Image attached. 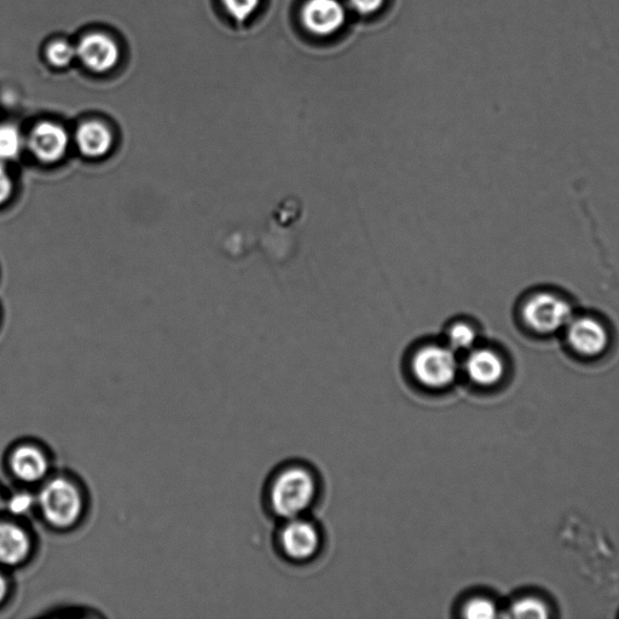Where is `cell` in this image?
Segmentation results:
<instances>
[{
  "mask_svg": "<svg viewBox=\"0 0 619 619\" xmlns=\"http://www.w3.org/2000/svg\"><path fill=\"white\" fill-rule=\"evenodd\" d=\"M317 495L314 474L302 466L285 468L277 474L270 489L271 506L277 516L285 519L302 517Z\"/></svg>",
  "mask_w": 619,
  "mask_h": 619,
  "instance_id": "1",
  "label": "cell"
},
{
  "mask_svg": "<svg viewBox=\"0 0 619 619\" xmlns=\"http://www.w3.org/2000/svg\"><path fill=\"white\" fill-rule=\"evenodd\" d=\"M575 314L569 299L548 291L532 293L520 306V320L524 326L541 335L564 332Z\"/></svg>",
  "mask_w": 619,
  "mask_h": 619,
  "instance_id": "2",
  "label": "cell"
},
{
  "mask_svg": "<svg viewBox=\"0 0 619 619\" xmlns=\"http://www.w3.org/2000/svg\"><path fill=\"white\" fill-rule=\"evenodd\" d=\"M37 502L46 522L59 529L77 523L84 507L77 485L61 477L51 479L44 485Z\"/></svg>",
  "mask_w": 619,
  "mask_h": 619,
  "instance_id": "3",
  "label": "cell"
},
{
  "mask_svg": "<svg viewBox=\"0 0 619 619\" xmlns=\"http://www.w3.org/2000/svg\"><path fill=\"white\" fill-rule=\"evenodd\" d=\"M412 369L420 385L426 389L442 390L454 383L459 373V361L449 346L425 345L415 352Z\"/></svg>",
  "mask_w": 619,
  "mask_h": 619,
  "instance_id": "4",
  "label": "cell"
},
{
  "mask_svg": "<svg viewBox=\"0 0 619 619\" xmlns=\"http://www.w3.org/2000/svg\"><path fill=\"white\" fill-rule=\"evenodd\" d=\"M564 333L571 349L583 357L603 355L610 344L609 329L600 318L592 315L575 314Z\"/></svg>",
  "mask_w": 619,
  "mask_h": 619,
  "instance_id": "5",
  "label": "cell"
},
{
  "mask_svg": "<svg viewBox=\"0 0 619 619\" xmlns=\"http://www.w3.org/2000/svg\"><path fill=\"white\" fill-rule=\"evenodd\" d=\"M306 31L316 37L337 34L346 22V8L340 0H306L300 11Z\"/></svg>",
  "mask_w": 619,
  "mask_h": 619,
  "instance_id": "6",
  "label": "cell"
},
{
  "mask_svg": "<svg viewBox=\"0 0 619 619\" xmlns=\"http://www.w3.org/2000/svg\"><path fill=\"white\" fill-rule=\"evenodd\" d=\"M281 547L289 559L306 561L315 557L321 546L320 531L302 517L287 519L280 535Z\"/></svg>",
  "mask_w": 619,
  "mask_h": 619,
  "instance_id": "7",
  "label": "cell"
},
{
  "mask_svg": "<svg viewBox=\"0 0 619 619\" xmlns=\"http://www.w3.org/2000/svg\"><path fill=\"white\" fill-rule=\"evenodd\" d=\"M27 146L34 158L44 164H54L66 155L69 138L63 127L44 121L33 127Z\"/></svg>",
  "mask_w": 619,
  "mask_h": 619,
  "instance_id": "8",
  "label": "cell"
},
{
  "mask_svg": "<svg viewBox=\"0 0 619 619\" xmlns=\"http://www.w3.org/2000/svg\"><path fill=\"white\" fill-rule=\"evenodd\" d=\"M77 57L86 68L96 73L111 71L119 61V48L104 34L94 33L80 40Z\"/></svg>",
  "mask_w": 619,
  "mask_h": 619,
  "instance_id": "9",
  "label": "cell"
},
{
  "mask_svg": "<svg viewBox=\"0 0 619 619\" xmlns=\"http://www.w3.org/2000/svg\"><path fill=\"white\" fill-rule=\"evenodd\" d=\"M465 372L472 383L479 386H494L505 374V363L496 351L482 347L474 349L465 361Z\"/></svg>",
  "mask_w": 619,
  "mask_h": 619,
  "instance_id": "10",
  "label": "cell"
},
{
  "mask_svg": "<svg viewBox=\"0 0 619 619\" xmlns=\"http://www.w3.org/2000/svg\"><path fill=\"white\" fill-rule=\"evenodd\" d=\"M11 471L23 483H37L49 471L48 457L36 445L26 444L16 448L10 460Z\"/></svg>",
  "mask_w": 619,
  "mask_h": 619,
  "instance_id": "11",
  "label": "cell"
},
{
  "mask_svg": "<svg viewBox=\"0 0 619 619\" xmlns=\"http://www.w3.org/2000/svg\"><path fill=\"white\" fill-rule=\"evenodd\" d=\"M31 551L30 537L19 525L0 522V564L22 563Z\"/></svg>",
  "mask_w": 619,
  "mask_h": 619,
  "instance_id": "12",
  "label": "cell"
},
{
  "mask_svg": "<svg viewBox=\"0 0 619 619\" xmlns=\"http://www.w3.org/2000/svg\"><path fill=\"white\" fill-rule=\"evenodd\" d=\"M75 140L80 152L92 159L102 158L111 152L113 147L111 130L98 121H88L80 125Z\"/></svg>",
  "mask_w": 619,
  "mask_h": 619,
  "instance_id": "13",
  "label": "cell"
},
{
  "mask_svg": "<svg viewBox=\"0 0 619 619\" xmlns=\"http://www.w3.org/2000/svg\"><path fill=\"white\" fill-rule=\"evenodd\" d=\"M477 341V332L465 322L455 323L448 331V346L455 352L472 350Z\"/></svg>",
  "mask_w": 619,
  "mask_h": 619,
  "instance_id": "14",
  "label": "cell"
},
{
  "mask_svg": "<svg viewBox=\"0 0 619 619\" xmlns=\"http://www.w3.org/2000/svg\"><path fill=\"white\" fill-rule=\"evenodd\" d=\"M22 144L21 133L16 127L0 126V161L13 160L19 156Z\"/></svg>",
  "mask_w": 619,
  "mask_h": 619,
  "instance_id": "15",
  "label": "cell"
},
{
  "mask_svg": "<svg viewBox=\"0 0 619 619\" xmlns=\"http://www.w3.org/2000/svg\"><path fill=\"white\" fill-rule=\"evenodd\" d=\"M509 613L514 618H536L545 619L548 617V609L545 603L536 598H523L511 606Z\"/></svg>",
  "mask_w": 619,
  "mask_h": 619,
  "instance_id": "16",
  "label": "cell"
},
{
  "mask_svg": "<svg viewBox=\"0 0 619 619\" xmlns=\"http://www.w3.org/2000/svg\"><path fill=\"white\" fill-rule=\"evenodd\" d=\"M462 616L471 619H491L497 617V607L488 598H473L462 609Z\"/></svg>",
  "mask_w": 619,
  "mask_h": 619,
  "instance_id": "17",
  "label": "cell"
},
{
  "mask_svg": "<svg viewBox=\"0 0 619 619\" xmlns=\"http://www.w3.org/2000/svg\"><path fill=\"white\" fill-rule=\"evenodd\" d=\"M46 56L51 65L59 68L67 67L77 57V48H73L67 42H55L46 50Z\"/></svg>",
  "mask_w": 619,
  "mask_h": 619,
  "instance_id": "18",
  "label": "cell"
},
{
  "mask_svg": "<svg viewBox=\"0 0 619 619\" xmlns=\"http://www.w3.org/2000/svg\"><path fill=\"white\" fill-rule=\"evenodd\" d=\"M229 15L236 21L244 22L256 13L260 0H222Z\"/></svg>",
  "mask_w": 619,
  "mask_h": 619,
  "instance_id": "19",
  "label": "cell"
},
{
  "mask_svg": "<svg viewBox=\"0 0 619 619\" xmlns=\"http://www.w3.org/2000/svg\"><path fill=\"white\" fill-rule=\"evenodd\" d=\"M34 505H36V499L28 493H17L5 502V508H8L9 512L15 516L27 514Z\"/></svg>",
  "mask_w": 619,
  "mask_h": 619,
  "instance_id": "20",
  "label": "cell"
},
{
  "mask_svg": "<svg viewBox=\"0 0 619 619\" xmlns=\"http://www.w3.org/2000/svg\"><path fill=\"white\" fill-rule=\"evenodd\" d=\"M384 4L385 0H349L350 8L362 16L378 13Z\"/></svg>",
  "mask_w": 619,
  "mask_h": 619,
  "instance_id": "21",
  "label": "cell"
},
{
  "mask_svg": "<svg viewBox=\"0 0 619 619\" xmlns=\"http://www.w3.org/2000/svg\"><path fill=\"white\" fill-rule=\"evenodd\" d=\"M14 184L4 165L0 163V206L7 204L13 196Z\"/></svg>",
  "mask_w": 619,
  "mask_h": 619,
  "instance_id": "22",
  "label": "cell"
},
{
  "mask_svg": "<svg viewBox=\"0 0 619 619\" xmlns=\"http://www.w3.org/2000/svg\"><path fill=\"white\" fill-rule=\"evenodd\" d=\"M7 593H8L7 581H5L4 577L0 575V603H2Z\"/></svg>",
  "mask_w": 619,
  "mask_h": 619,
  "instance_id": "23",
  "label": "cell"
},
{
  "mask_svg": "<svg viewBox=\"0 0 619 619\" xmlns=\"http://www.w3.org/2000/svg\"><path fill=\"white\" fill-rule=\"evenodd\" d=\"M5 508V501L3 500L2 495H0V511Z\"/></svg>",
  "mask_w": 619,
  "mask_h": 619,
  "instance_id": "24",
  "label": "cell"
}]
</instances>
